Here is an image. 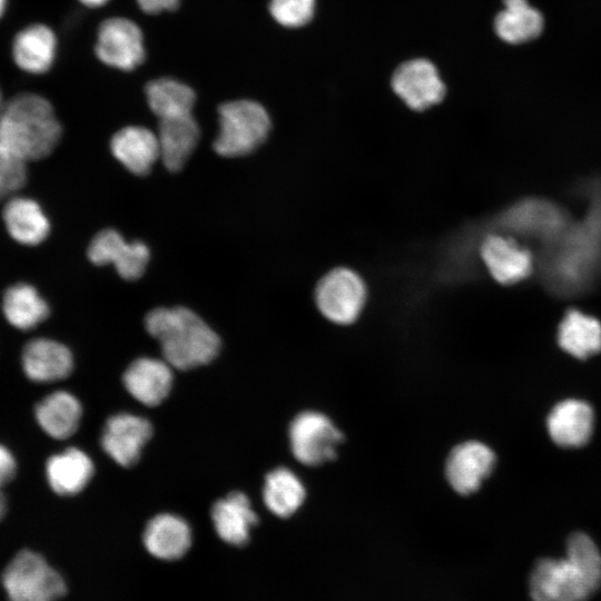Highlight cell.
<instances>
[{"label": "cell", "instance_id": "d590c367", "mask_svg": "<svg viewBox=\"0 0 601 601\" xmlns=\"http://www.w3.org/2000/svg\"><path fill=\"white\" fill-rule=\"evenodd\" d=\"M140 10L146 14H159L178 8L180 0H136Z\"/></svg>", "mask_w": 601, "mask_h": 601}, {"label": "cell", "instance_id": "ffe728a7", "mask_svg": "<svg viewBox=\"0 0 601 601\" xmlns=\"http://www.w3.org/2000/svg\"><path fill=\"white\" fill-rule=\"evenodd\" d=\"M110 149L119 162L138 176L147 175L160 158L157 135L142 126L118 130L110 140Z\"/></svg>", "mask_w": 601, "mask_h": 601}, {"label": "cell", "instance_id": "3957f363", "mask_svg": "<svg viewBox=\"0 0 601 601\" xmlns=\"http://www.w3.org/2000/svg\"><path fill=\"white\" fill-rule=\"evenodd\" d=\"M61 134L52 105L40 95L19 93L0 110V140L26 161L48 156Z\"/></svg>", "mask_w": 601, "mask_h": 601}, {"label": "cell", "instance_id": "277c9868", "mask_svg": "<svg viewBox=\"0 0 601 601\" xmlns=\"http://www.w3.org/2000/svg\"><path fill=\"white\" fill-rule=\"evenodd\" d=\"M218 134L214 150L223 157H239L253 152L267 138L272 121L266 108L249 98L221 102L217 107Z\"/></svg>", "mask_w": 601, "mask_h": 601}, {"label": "cell", "instance_id": "8992f818", "mask_svg": "<svg viewBox=\"0 0 601 601\" xmlns=\"http://www.w3.org/2000/svg\"><path fill=\"white\" fill-rule=\"evenodd\" d=\"M2 583L9 601H56L66 593L62 577L46 560L29 550L8 564Z\"/></svg>", "mask_w": 601, "mask_h": 601}, {"label": "cell", "instance_id": "8d00e7d4", "mask_svg": "<svg viewBox=\"0 0 601 601\" xmlns=\"http://www.w3.org/2000/svg\"><path fill=\"white\" fill-rule=\"evenodd\" d=\"M111 0H76L80 6L90 9L97 10L107 6Z\"/></svg>", "mask_w": 601, "mask_h": 601}, {"label": "cell", "instance_id": "f1b7e54d", "mask_svg": "<svg viewBox=\"0 0 601 601\" xmlns=\"http://www.w3.org/2000/svg\"><path fill=\"white\" fill-rule=\"evenodd\" d=\"M263 497L266 508L276 516L288 518L303 504L306 497L305 486L289 469L278 467L265 479Z\"/></svg>", "mask_w": 601, "mask_h": 601}, {"label": "cell", "instance_id": "e575fe53", "mask_svg": "<svg viewBox=\"0 0 601 601\" xmlns=\"http://www.w3.org/2000/svg\"><path fill=\"white\" fill-rule=\"evenodd\" d=\"M17 472V462L12 453L0 444V487L10 483Z\"/></svg>", "mask_w": 601, "mask_h": 601}, {"label": "cell", "instance_id": "7c38bea8", "mask_svg": "<svg viewBox=\"0 0 601 601\" xmlns=\"http://www.w3.org/2000/svg\"><path fill=\"white\" fill-rule=\"evenodd\" d=\"M394 92L413 110L422 111L439 104L445 95L436 68L425 59L402 63L393 73Z\"/></svg>", "mask_w": 601, "mask_h": 601}, {"label": "cell", "instance_id": "83f0119b", "mask_svg": "<svg viewBox=\"0 0 601 601\" xmlns=\"http://www.w3.org/2000/svg\"><path fill=\"white\" fill-rule=\"evenodd\" d=\"M559 345L578 358L590 357L601 351V323L580 311H569L558 329Z\"/></svg>", "mask_w": 601, "mask_h": 601}, {"label": "cell", "instance_id": "ac0fdd59", "mask_svg": "<svg viewBox=\"0 0 601 601\" xmlns=\"http://www.w3.org/2000/svg\"><path fill=\"white\" fill-rule=\"evenodd\" d=\"M171 366L166 361L141 357L132 362L124 373L127 391L148 406L160 404L173 385Z\"/></svg>", "mask_w": 601, "mask_h": 601}, {"label": "cell", "instance_id": "4fadbf2b", "mask_svg": "<svg viewBox=\"0 0 601 601\" xmlns=\"http://www.w3.org/2000/svg\"><path fill=\"white\" fill-rule=\"evenodd\" d=\"M494 452L484 443L466 441L456 445L445 463V476L451 487L461 495L476 492L491 474Z\"/></svg>", "mask_w": 601, "mask_h": 601}, {"label": "cell", "instance_id": "cb8c5ba5", "mask_svg": "<svg viewBox=\"0 0 601 601\" xmlns=\"http://www.w3.org/2000/svg\"><path fill=\"white\" fill-rule=\"evenodd\" d=\"M46 474L50 487L57 494L75 495L91 480L93 464L83 451L69 447L48 459Z\"/></svg>", "mask_w": 601, "mask_h": 601}, {"label": "cell", "instance_id": "e0dca14e", "mask_svg": "<svg viewBox=\"0 0 601 601\" xmlns=\"http://www.w3.org/2000/svg\"><path fill=\"white\" fill-rule=\"evenodd\" d=\"M22 368L35 382L49 383L66 378L73 367L72 354L59 342L36 338L26 344L22 351Z\"/></svg>", "mask_w": 601, "mask_h": 601}, {"label": "cell", "instance_id": "d6986e66", "mask_svg": "<svg viewBox=\"0 0 601 601\" xmlns=\"http://www.w3.org/2000/svg\"><path fill=\"white\" fill-rule=\"evenodd\" d=\"M160 159L170 171L181 169L198 144L199 125L194 114L158 119Z\"/></svg>", "mask_w": 601, "mask_h": 601}, {"label": "cell", "instance_id": "484cf974", "mask_svg": "<svg viewBox=\"0 0 601 601\" xmlns=\"http://www.w3.org/2000/svg\"><path fill=\"white\" fill-rule=\"evenodd\" d=\"M35 415L40 427L48 435L65 440L78 430L82 407L71 393L56 391L36 405Z\"/></svg>", "mask_w": 601, "mask_h": 601}, {"label": "cell", "instance_id": "30bf717a", "mask_svg": "<svg viewBox=\"0 0 601 601\" xmlns=\"http://www.w3.org/2000/svg\"><path fill=\"white\" fill-rule=\"evenodd\" d=\"M342 441V432L321 412H302L289 426L292 453L304 465L316 466L333 460Z\"/></svg>", "mask_w": 601, "mask_h": 601}, {"label": "cell", "instance_id": "9c48e42d", "mask_svg": "<svg viewBox=\"0 0 601 601\" xmlns=\"http://www.w3.org/2000/svg\"><path fill=\"white\" fill-rule=\"evenodd\" d=\"M366 286L354 270L339 267L327 273L317 284L316 305L331 322L348 325L355 322L366 302Z\"/></svg>", "mask_w": 601, "mask_h": 601}, {"label": "cell", "instance_id": "8fae6325", "mask_svg": "<svg viewBox=\"0 0 601 601\" xmlns=\"http://www.w3.org/2000/svg\"><path fill=\"white\" fill-rule=\"evenodd\" d=\"M481 258L500 284L512 285L529 277L535 268L534 252L522 240L503 233L489 234L480 247Z\"/></svg>", "mask_w": 601, "mask_h": 601}, {"label": "cell", "instance_id": "44dd1931", "mask_svg": "<svg viewBox=\"0 0 601 601\" xmlns=\"http://www.w3.org/2000/svg\"><path fill=\"white\" fill-rule=\"evenodd\" d=\"M593 411L579 400L556 404L548 416V431L553 442L564 447L584 445L593 430Z\"/></svg>", "mask_w": 601, "mask_h": 601}, {"label": "cell", "instance_id": "5bb4252c", "mask_svg": "<svg viewBox=\"0 0 601 601\" xmlns=\"http://www.w3.org/2000/svg\"><path fill=\"white\" fill-rule=\"evenodd\" d=\"M149 249L141 242L127 243L114 229L99 231L88 247V257L95 265L112 264L127 280L141 277L149 260Z\"/></svg>", "mask_w": 601, "mask_h": 601}, {"label": "cell", "instance_id": "7a4b0ae2", "mask_svg": "<svg viewBox=\"0 0 601 601\" xmlns=\"http://www.w3.org/2000/svg\"><path fill=\"white\" fill-rule=\"evenodd\" d=\"M148 333L158 339L166 362L190 370L213 361L220 347L218 335L185 307L156 308L145 319Z\"/></svg>", "mask_w": 601, "mask_h": 601}, {"label": "cell", "instance_id": "74e56055", "mask_svg": "<svg viewBox=\"0 0 601 601\" xmlns=\"http://www.w3.org/2000/svg\"><path fill=\"white\" fill-rule=\"evenodd\" d=\"M7 510V501L3 493L0 491V520L3 518Z\"/></svg>", "mask_w": 601, "mask_h": 601}, {"label": "cell", "instance_id": "5b68a950", "mask_svg": "<svg viewBox=\"0 0 601 601\" xmlns=\"http://www.w3.org/2000/svg\"><path fill=\"white\" fill-rule=\"evenodd\" d=\"M572 220L561 206L545 199L529 198L508 208L499 225L505 234L542 249L555 240Z\"/></svg>", "mask_w": 601, "mask_h": 601}, {"label": "cell", "instance_id": "7402d4cb", "mask_svg": "<svg viewBox=\"0 0 601 601\" xmlns=\"http://www.w3.org/2000/svg\"><path fill=\"white\" fill-rule=\"evenodd\" d=\"M144 544L147 551L157 559L176 560L190 548L191 531L188 523L180 516L159 514L147 524Z\"/></svg>", "mask_w": 601, "mask_h": 601}, {"label": "cell", "instance_id": "f35d334b", "mask_svg": "<svg viewBox=\"0 0 601 601\" xmlns=\"http://www.w3.org/2000/svg\"><path fill=\"white\" fill-rule=\"evenodd\" d=\"M7 9V0H0V19L4 14Z\"/></svg>", "mask_w": 601, "mask_h": 601}, {"label": "cell", "instance_id": "603a6c76", "mask_svg": "<svg viewBox=\"0 0 601 601\" xmlns=\"http://www.w3.org/2000/svg\"><path fill=\"white\" fill-rule=\"evenodd\" d=\"M211 520L216 533L223 541L243 545L248 541L250 530L257 523V514L245 494L233 492L213 505Z\"/></svg>", "mask_w": 601, "mask_h": 601}, {"label": "cell", "instance_id": "ba28073f", "mask_svg": "<svg viewBox=\"0 0 601 601\" xmlns=\"http://www.w3.org/2000/svg\"><path fill=\"white\" fill-rule=\"evenodd\" d=\"M95 53L104 65L121 71L137 69L146 58L140 26L127 17H110L98 27Z\"/></svg>", "mask_w": 601, "mask_h": 601}, {"label": "cell", "instance_id": "4dcf8cb0", "mask_svg": "<svg viewBox=\"0 0 601 601\" xmlns=\"http://www.w3.org/2000/svg\"><path fill=\"white\" fill-rule=\"evenodd\" d=\"M7 321L18 329H31L49 315V307L38 292L28 284L9 287L2 300Z\"/></svg>", "mask_w": 601, "mask_h": 601}, {"label": "cell", "instance_id": "ab89813d", "mask_svg": "<svg viewBox=\"0 0 601 601\" xmlns=\"http://www.w3.org/2000/svg\"><path fill=\"white\" fill-rule=\"evenodd\" d=\"M3 104H2V97H1V91H0V110L2 108Z\"/></svg>", "mask_w": 601, "mask_h": 601}, {"label": "cell", "instance_id": "1f68e13d", "mask_svg": "<svg viewBox=\"0 0 601 601\" xmlns=\"http://www.w3.org/2000/svg\"><path fill=\"white\" fill-rule=\"evenodd\" d=\"M566 556L577 563L595 584L601 585V553L589 535L572 534L566 543Z\"/></svg>", "mask_w": 601, "mask_h": 601}, {"label": "cell", "instance_id": "6da1fadb", "mask_svg": "<svg viewBox=\"0 0 601 601\" xmlns=\"http://www.w3.org/2000/svg\"><path fill=\"white\" fill-rule=\"evenodd\" d=\"M589 187L584 217L535 256L543 283L556 295L579 294L601 278V185Z\"/></svg>", "mask_w": 601, "mask_h": 601}, {"label": "cell", "instance_id": "836d02e7", "mask_svg": "<svg viewBox=\"0 0 601 601\" xmlns=\"http://www.w3.org/2000/svg\"><path fill=\"white\" fill-rule=\"evenodd\" d=\"M26 179V160L0 140V200L18 191Z\"/></svg>", "mask_w": 601, "mask_h": 601}, {"label": "cell", "instance_id": "d4e9b609", "mask_svg": "<svg viewBox=\"0 0 601 601\" xmlns=\"http://www.w3.org/2000/svg\"><path fill=\"white\" fill-rule=\"evenodd\" d=\"M146 102L158 119L193 114L197 93L188 83L174 77H158L145 86Z\"/></svg>", "mask_w": 601, "mask_h": 601}, {"label": "cell", "instance_id": "4316f807", "mask_svg": "<svg viewBox=\"0 0 601 601\" xmlns=\"http://www.w3.org/2000/svg\"><path fill=\"white\" fill-rule=\"evenodd\" d=\"M3 220L11 237L23 245H37L49 234L50 225L40 206L29 198L12 197L3 208Z\"/></svg>", "mask_w": 601, "mask_h": 601}, {"label": "cell", "instance_id": "2e32d148", "mask_svg": "<svg viewBox=\"0 0 601 601\" xmlns=\"http://www.w3.org/2000/svg\"><path fill=\"white\" fill-rule=\"evenodd\" d=\"M59 40L55 30L45 23H32L13 38L11 53L17 67L31 75H43L56 63Z\"/></svg>", "mask_w": 601, "mask_h": 601}, {"label": "cell", "instance_id": "9a60e30c", "mask_svg": "<svg viewBox=\"0 0 601 601\" xmlns=\"http://www.w3.org/2000/svg\"><path fill=\"white\" fill-rule=\"evenodd\" d=\"M151 434L152 426L146 418L120 413L106 422L101 445L116 463L129 467L137 463L141 449Z\"/></svg>", "mask_w": 601, "mask_h": 601}, {"label": "cell", "instance_id": "f546056e", "mask_svg": "<svg viewBox=\"0 0 601 601\" xmlns=\"http://www.w3.org/2000/svg\"><path fill=\"white\" fill-rule=\"evenodd\" d=\"M494 28L505 42L521 43L541 33L543 18L526 0H504V9L496 16Z\"/></svg>", "mask_w": 601, "mask_h": 601}, {"label": "cell", "instance_id": "d6a6232c", "mask_svg": "<svg viewBox=\"0 0 601 601\" xmlns=\"http://www.w3.org/2000/svg\"><path fill=\"white\" fill-rule=\"evenodd\" d=\"M272 19L285 28H299L313 18L315 0H268Z\"/></svg>", "mask_w": 601, "mask_h": 601}, {"label": "cell", "instance_id": "52a82bcc", "mask_svg": "<svg viewBox=\"0 0 601 601\" xmlns=\"http://www.w3.org/2000/svg\"><path fill=\"white\" fill-rule=\"evenodd\" d=\"M600 587L568 556L540 560L530 577L533 601H585Z\"/></svg>", "mask_w": 601, "mask_h": 601}]
</instances>
